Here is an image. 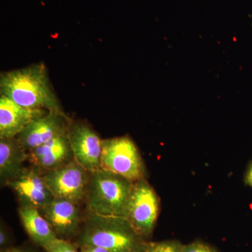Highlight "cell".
<instances>
[{
    "label": "cell",
    "instance_id": "1",
    "mask_svg": "<svg viewBox=\"0 0 252 252\" xmlns=\"http://www.w3.org/2000/svg\"><path fill=\"white\" fill-rule=\"evenodd\" d=\"M0 94L26 108L64 113L43 63L1 73Z\"/></svg>",
    "mask_w": 252,
    "mask_h": 252
},
{
    "label": "cell",
    "instance_id": "2",
    "mask_svg": "<svg viewBox=\"0 0 252 252\" xmlns=\"http://www.w3.org/2000/svg\"><path fill=\"white\" fill-rule=\"evenodd\" d=\"M134 182L99 169L91 175L86 200L89 213L124 217Z\"/></svg>",
    "mask_w": 252,
    "mask_h": 252
},
{
    "label": "cell",
    "instance_id": "3",
    "mask_svg": "<svg viewBox=\"0 0 252 252\" xmlns=\"http://www.w3.org/2000/svg\"><path fill=\"white\" fill-rule=\"evenodd\" d=\"M143 240L124 217L89 213L79 243L80 245H94L113 252H125Z\"/></svg>",
    "mask_w": 252,
    "mask_h": 252
},
{
    "label": "cell",
    "instance_id": "4",
    "mask_svg": "<svg viewBox=\"0 0 252 252\" xmlns=\"http://www.w3.org/2000/svg\"><path fill=\"white\" fill-rule=\"evenodd\" d=\"M101 168L135 182L145 179V167L138 148L128 136L102 140Z\"/></svg>",
    "mask_w": 252,
    "mask_h": 252
},
{
    "label": "cell",
    "instance_id": "5",
    "mask_svg": "<svg viewBox=\"0 0 252 252\" xmlns=\"http://www.w3.org/2000/svg\"><path fill=\"white\" fill-rule=\"evenodd\" d=\"M159 212L160 199L153 187L145 179L134 182L126 219L142 238L153 233Z\"/></svg>",
    "mask_w": 252,
    "mask_h": 252
},
{
    "label": "cell",
    "instance_id": "6",
    "mask_svg": "<svg viewBox=\"0 0 252 252\" xmlns=\"http://www.w3.org/2000/svg\"><path fill=\"white\" fill-rule=\"evenodd\" d=\"M91 173L75 160L44 172L43 177L54 198L79 204L86 199Z\"/></svg>",
    "mask_w": 252,
    "mask_h": 252
},
{
    "label": "cell",
    "instance_id": "7",
    "mask_svg": "<svg viewBox=\"0 0 252 252\" xmlns=\"http://www.w3.org/2000/svg\"><path fill=\"white\" fill-rule=\"evenodd\" d=\"M74 160L90 173L101 169L100 137L87 123H71L68 131Z\"/></svg>",
    "mask_w": 252,
    "mask_h": 252
},
{
    "label": "cell",
    "instance_id": "8",
    "mask_svg": "<svg viewBox=\"0 0 252 252\" xmlns=\"http://www.w3.org/2000/svg\"><path fill=\"white\" fill-rule=\"evenodd\" d=\"M70 125L64 113L47 112L32 120L16 138L29 152L59 136L67 135Z\"/></svg>",
    "mask_w": 252,
    "mask_h": 252
},
{
    "label": "cell",
    "instance_id": "9",
    "mask_svg": "<svg viewBox=\"0 0 252 252\" xmlns=\"http://www.w3.org/2000/svg\"><path fill=\"white\" fill-rule=\"evenodd\" d=\"M7 185L17 195L21 207H34L40 210L54 198L42 172L34 166L25 167Z\"/></svg>",
    "mask_w": 252,
    "mask_h": 252
},
{
    "label": "cell",
    "instance_id": "10",
    "mask_svg": "<svg viewBox=\"0 0 252 252\" xmlns=\"http://www.w3.org/2000/svg\"><path fill=\"white\" fill-rule=\"evenodd\" d=\"M60 238L67 239L79 231L81 220L79 204L54 198L40 210Z\"/></svg>",
    "mask_w": 252,
    "mask_h": 252
},
{
    "label": "cell",
    "instance_id": "11",
    "mask_svg": "<svg viewBox=\"0 0 252 252\" xmlns=\"http://www.w3.org/2000/svg\"><path fill=\"white\" fill-rule=\"evenodd\" d=\"M68 134L59 136L28 152V160L42 173L74 160Z\"/></svg>",
    "mask_w": 252,
    "mask_h": 252
},
{
    "label": "cell",
    "instance_id": "12",
    "mask_svg": "<svg viewBox=\"0 0 252 252\" xmlns=\"http://www.w3.org/2000/svg\"><path fill=\"white\" fill-rule=\"evenodd\" d=\"M49 112L45 109H29L0 96V139L15 138L33 119Z\"/></svg>",
    "mask_w": 252,
    "mask_h": 252
},
{
    "label": "cell",
    "instance_id": "13",
    "mask_svg": "<svg viewBox=\"0 0 252 252\" xmlns=\"http://www.w3.org/2000/svg\"><path fill=\"white\" fill-rule=\"evenodd\" d=\"M28 152L15 138L0 139V179L3 185L8 183L25 169Z\"/></svg>",
    "mask_w": 252,
    "mask_h": 252
},
{
    "label": "cell",
    "instance_id": "14",
    "mask_svg": "<svg viewBox=\"0 0 252 252\" xmlns=\"http://www.w3.org/2000/svg\"><path fill=\"white\" fill-rule=\"evenodd\" d=\"M18 214L26 233L34 243L41 248H44L55 239L59 238L38 209L21 207Z\"/></svg>",
    "mask_w": 252,
    "mask_h": 252
},
{
    "label": "cell",
    "instance_id": "15",
    "mask_svg": "<svg viewBox=\"0 0 252 252\" xmlns=\"http://www.w3.org/2000/svg\"><path fill=\"white\" fill-rule=\"evenodd\" d=\"M183 246L177 240L149 243V252H183Z\"/></svg>",
    "mask_w": 252,
    "mask_h": 252
},
{
    "label": "cell",
    "instance_id": "16",
    "mask_svg": "<svg viewBox=\"0 0 252 252\" xmlns=\"http://www.w3.org/2000/svg\"><path fill=\"white\" fill-rule=\"evenodd\" d=\"M46 252H80L66 239L57 238L44 248Z\"/></svg>",
    "mask_w": 252,
    "mask_h": 252
},
{
    "label": "cell",
    "instance_id": "17",
    "mask_svg": "<svg viewBox=\"0 0 252 252\" xmlns=\"http://www.w3.org/2000/svg\"><path fill=\"white\" fill-rule=\"evenodd\" d=\"M183 252H218L216 249L208 244L201 241H195L193 243L184 245Z\"/></svg>",
    "mask_w": 252,
    "mask_h": 252
},
{
    "label": "cell",
    "instance_id": "18",
    "mask_svg": "<svg viewBox=\"0 0 252 252\" xmlns=\"http://www.w3.org/2000/svg\"><path fill=\"white\" fill-rule=\"evenodd\" d=\"M80 252H113L107 249L94 246V245H80Z\"/></svg>",
    "mask_w": 252,
    "mask_h": 252
},
{
    "label": "cell",
    "instance_id": "19",
    "mask_svg": "<svg viewBox=\"0 0 252 252\" xmlns=\"http://www.w3.org/2000/svg\"><path fill=\"white\" fill-rule=\"evenodd\" d=\"M125 252H149V243L143 240Z\"/></svg>",
    "mask_w": 252,
    "mask_h": 252
},
{
    "label": "cell",
    "instance_id": "20",
    "mask_svg": "<svg viewBox=\"0 0 252 252\" xmlns=\"http://www.w3.org/2000/svg\"><path fill=\"white\" fill-rule=\"evenodd\" d=\"M245 182L247 185L252 188V162L249 165L245 172Z\"/></svg>",
    "mask_w": 252,
    "mask_h": 252
},
{
    "label": "cell",
    "instance_id": "21",
    "mask_svg": "<svg viewBox=\"0 0 252 252\" xmlns=\"http://www.w3.org/2000/svg\"><path fill=\"white\" fill-rule=\"evenodd\" d=\"M7 234H6L4 229L1 228V230H0V246H1V248L4 247L6 244L7 243Z\"/></svg>",
    "mask_w": 252,
    "mask_h": 252
},
{
    "label": "cell",
    "instance_id": "22",
    "mask_svg": "<svg viewBox=\"0 0 252 252\" xmlns=\"http://www.w3.org/2000/svg\"><path fill=\"white\" fill-rule=\"evenodd\" d=\"M17 252V249L13 248V249H9V250H3V251H1V252Z\"/></svg>",
    "mask_w": 252,
    "mask_h": 252
},
{
    "label": "cell",
    "instance_id": "23",
    "mask_svg": "<svg viewBox=\"0 0 252 252\" xmlns=\"http://www.w3.org/2000/svg\"><path fill=\"white\" fill-rule=\"evenodd\" d=\"M30 252L28 251H26V250H20V249H17V252Z\"/></svg>",
    "mask_w": 252,
    "mask_h": 252
}]
</instances>
